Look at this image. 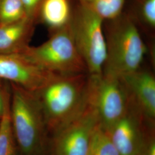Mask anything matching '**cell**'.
Wrapping results in <instances>:
<instances>
[{
    "label": "cell",
    "instance_id": "277c9868",
    "mask_svg": "<svg viewBox=\"0 0 155 155\" xmlns=\"http://www.w3.org/2000/svg\"><path fill=\"white\" fill-rule=\"evenodd\" d=\"M18 54L36 66L56 74H88L75 43L70 22L54 31L50 39L42 45L37 47L28 45Z\"/></svg>",
    "mask_w": 155,
    "mask_h": 155
},
{
    "label": "cell",
    "instance_id": "7c38bea8",
    "mask_svg": "<svg viewBox=\"0 0 155 155\" xmlns=\"http://www.w3.org/2000/svg\"><path fill=\"white\" fill-rule=\"evenodd\" d=\"M39 13L54 31L68 24L72 15L68 0H43Z\"/></svg>",
    "mask_w": 155,
    "mask_h": 155
},
{
    "label": "cell",
    "instance_id": "52a82bcc",
    "mask_svg": "<svg viewBox=\"0 0 155 155\" xmlns=\"http://www.w3.org/2000/svg\"><path fill=\"white\" fill-rule=\"evenodd\" d=\"M100 121L87 100L83 111L71 122L49 137L47 155H87Z\"/></svg>",
    "mask_w": 155,
    "mask_h": 155
},
{
    "label": "cell",
    "instance_id": "30bf717a",
    "mask_svg": "<svg viewBox=\"0 0 155 155\" xmlns=\"http://www.w3.org/2000/svg\"><path fill=\"white\" fill-rule=\"evenodd\" d=\"M134 104L148 118L155 121V78L140 68L122 77Z\"/></svg>",
    "mask_w": 155,
    "mask_h": 155
},
{
    "label": "cell",
    "instance_id": "5b68a950",
    "mask_svg": "<svg viewBox=\"0 0 155 155\" xmlns=\"http://www.w3.org/2000/svg\"><path fill=\"white\" fill-rule=\"evenodd\" d=\"M104 20L93 12L78 5L70 21L72 36L89 75L102 73L106 58Z\"/></svg>",
    "mask_w": 155,
    "mask_h": 155
},
{
    "label": "cell",
    "instance_id": "2e32d148",
    "mask_svg": "<svg viewBox=\"0 0 155 155\" xmlns=\"http://www.w3.org/2000/svg\"><path fill=\"white\" fill-rule=\"evenodd\" d=\"M25 18L28 17L20 0H0V26Z\"/></svg>",
    "mask_w": 155,
    "mask_h": 155
},
{
    "label": "cell",
    "instance_id": "5bb4252c",
    "mask_svg": "<svg viewBox=\"0 0 155 155\" xmlns=\"http://www.w3.org/2000/svg\"><path fill=\"white\" fill-rule=\"evenodd\" d=\"M80 5L93 12L104 21L113 20L122 13L127 0H77Z\"/></svg>",
    "mask_w": 155,
    "mask_h": 155
},
{
    "label": "cell",
    "instance_id": "d6986e66",
    "mask_svg": "<svg viewBox=\"0 0 155 155\" xmlns=\"http://www.w3.org/2000/svg\"><path fill=\"white\" fill-rule=\"evenodd\" d=\"M139 155H155V129L148 134Z\"/></svg>",
    "mask_w": 155,
    "mask_h": 155
},
{
    "label": "cell",
    "instance_id": "4fadbf2b",
    "mask_svg": "<svg viewBox=\"0 0 155 155\" xmlns=\"http://www.w3.org/2000/svg\"><path fill=\"white\" fill-rule=\"evenodd\" d=\"M10 97L5 91V107L0 118V155H18L12 127Z\"/></svg>",
    "mask_w": 155,
    "mask_h": 155
},
{
    "label": "cell",
    "instance_id": "9a60e30c",
    "mask_svg": "<svg viewBox=\"0 0 155 155\" xmlns=\"http://www.w3.org/2000/svg\"><path fill=\"white\" fill-rule=\"evenodd\" d=\"M87 155H120L108 130L100 124L94 130Z\"/></svg>",
    "mask_w": 155,
    "mask_h": 155
},
{
    "label": "cell",
    "instance_id": "3957f363",
    "mask_svg": "<svg viewBox=\"0 0 155 155\" xmlns=\"http://www.w3.org/2000/svg\"><path fill=\"white\" fill-rule=\"evenodd\" d=\"M12 127L18 155H47L48 134L33 93L12 84Z\"/></svg>",
    "mask_w": 155,
    "mask_h": 155
},
{
    "label": "cell",
    "instance_id": "8fae6325",
    "mask_svg": "<svg viewBox=\"0 0 155 155\" xmlns=\"http://www.w3.org/2000/svg\"><path fill=\"white\" fill-rule=\"evenodd\" d=\"M34 21L25 18L0 26V55L18 54L28 45Z\"/></svg>",
    "mask_w": 155,
    "mask_h": 155
},
{
    "label": "cell",
    "instance_id": "ba28073f",
    "mask_svg": "<svg viewBox=\"0 0 155 155\" xmlns=\"http://www.w3.org/2000/svg\"><path fill=\"white\" fill-rule=\"evenodd\" d=\"M153 129L155 121L145 116L130 98L125 114L107 130L120 155H139L148 134Z\"/></svg>",
    "mask_w": 155,
    "mask_h": 155
},
{
    "label": "cell",
    "instance_id": "ac0fdd59",
    "mask_svg": "<svg viewBox=\"0 0 155 155\" xmlns=\"http://www.w3.org/2000/svg\"><path fill=\"white\" fill-rule=\"evenodd\" d=\"M22 3L27 16L35 21V18L40 12L43 0H20Z\"/></svg>",
    "mask_w": 155,
    "mask_h": 155
},
{
    "label": "cell",
    "instance_id": "6da1fadb",
    "mask_svg": "<svg viewBox=\"0 0 155 155\" xmlns=\"http://www.w3.org/2000/svg\"><path fill=\"white\" fill-rule=\"evenodd\" d=\"M88 74L58 75L33 93L39 102L48 137L74 120L87 102Z\"/></svg>",
    "mask_w": 155,
    "mask_h": 155
},
{
    "label": "cell",
    "instance_id": "8992f818",
    "mask_svg": "<svg viewBox=\"0 0 155 155\" xmlns=\"http://www.w3.org/2000/svg\"><path fill=\"white\" fill-rule=\"evenodd\" d=\"M87 100L96 111L100 125L109 130L125 114L130 97L122 77L102 73L89 74Z\"/></svg>",
    "mask_w": 155,
    "mask_h": 155
},
{
    "label": "cell",
    "instance_id": "7a4b0ae2",
    "mask_svg": "<svg viewBox=\"0 0 155 155\" xmlns=\"http://www.w3.org/2000/svg\"><path fill=\"white\" fill-rule=\"evenodd\" d=\"M107 21L102 73L122 77L140 68L147 48L133 17L122 13Z\"/></svg>",
    "mask_w": 155,
    "mask_h": 155
},
{
    "label": "cell",
    "instance_id": "e0dca14e",
    "mask_svg": "<svg viewBox=\"0 0 155 155\" xmlns=\"http://www.w3.org/2000/svg\"><path fill=\"white\" fill-rule=\"evenodd\" d=\"M140 14L142 21L148 28L155 27V0H141Z\"/></svg>",
    "mask_w": 155,
    "mask_h": 155
},
{
    "label": "cell",
    "instance_id": "ffe728a7",
    "mask_svg": "<svg viewBox=\"0 0 155 155\" xmlns=\"http://www.w3.org/2000/svg\"><path fill=\"white\" fill-rule=\"evenodd\" d=\"M5 107V91L0 90V118L2 116Z\"/></svg>",
    "mask_w": 155,
    "mask_h": 155
},
{
    "label": "cell",
    "instance_id": "9c48e42d",
    "mask_svg": "<svg viewBox=\"0 0 155 155\" xmlns=\"http://www.w3.org/2000/svg\"><path fill=\"white\" fill-rule=\"evenodd\" d=\"M58 74L49 72L20 54L0 55V81H7L35 93Z\"/></svg>",
    "mask_w": 155,
    "mask_h": 155
}]
</instances>
